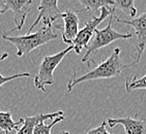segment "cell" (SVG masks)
Returning <instances> with one entry per match:
<instances>
[{"mask_svg": "<svg viewBox=\"0 0 146 134\" xmlns=\"http://www.w3.org/2000/svg\"><path fill=\"white\" fill-rule=\"evenodd\" d=\"M64 116H60V117L54 119L53 122H51L50 124H46L45 122H40V123H38L35 126L33 134H51V129L53 128L56 124L60 123L61 121L64 120Z\"/></svg>", "mask_w": 146, "mask_h": 134, "instance_id": "16", "label": "cell"}, {"mask_svg": "<svg viewBox=\"0 0 146 134\" xmlns=\"http://www.w3.org/2000/svg\"><path fill=\"white\" fill-rule=\"evenodd\" d=\"M60 116H64V112L62 110H59L56 112H52V114H40L37 116H32V117H25L23 120L22 127L19 129V131L16 134H33L34 128L40 122H45L46 120H50V119H56Z\"/></svg>", "mask_w": 146, "mask_h": 134, "instance_id": "11", "label": "cell"}, {"mask_svg": "<svg viewBox=\"0 0 146 134\" xmlns=\"http://www.w3.org/2000/svg\"><path fill=\"white\" fill-rule=\"evenodd\" d=\"M124 87L127 93L135 90H146V74L142 78H137L136 76L127 78L125 79Z\"/></svg>", "mask_w": 146, "mask_h": 134, "instance_id": "15", "label": "cell"}, {"mask_svg": "<svg viewBox=\"0 0 146 134\" xmlns=\"http://www.w3.org/2000/svg\"><path fill=\"white\" fill-rule=\"evenodd\" d=\"M3 12H5V11H4V9H3V7H2V5L0 4V14H3Z\"/></svg>", "mask_w": 146, "mask_h": 134, "instance_id": "20", "label": "cell"}, {"mask_svg": "<svg viewBox=\"0 0 146 134\" xmlns=\"http://www.w3.org/2000/svg\"><path fill=\"white\" fill-rule=\"evenodd\" d=\"M58 37L57 33L54 32L53 26H42L35 33L20 35V36H9L2 34V38L16 47V55L18 57L28 56L35 49L42 47Z\"/></svg>", "mask_w": 146, "mask_h": 134, "instance_id": "2", "label": "cell"}, {"mask_svg": "<svg viewBox=\"0 0 146 134\" xmlns=\"http://www.w3.org/2000/svg\"><path fill=\"white\" fill-rule=\"evenodd\" d=\"M74 50L73 45H68L65 50L50 56H45L38 66L37 74L34 78V87L42 92H46V87L52 86L54 84V70L56 69L65 56Z\"/></svg>", "mask_w": 146, "mask_h": 134, "instance_id": "4", "label": "cell"}, {"mask_svg": "<svg viewBox=\"0 0 146 134\" xmlns=\"http://www.w3.org/2000/svg\"><path fill=\"white\" fill-rule=\"evenodd\" d=\"M38 16L34 23L30 26L27 34H31L32 29L40 21L44 26H53V23L58 19H62L61 11L58 9V1L56 0H42L38 5Z\"/></svg>", "mask_w": 146, "mask_h": 134, "instance_id": "8", "label": "cell"}, {"mask_svg": "<svg viewBox=\"0 0 146 134\" xmlns=\"http://www.w3.org/2000/svg\"><path fill=\"white\" fill-rule=\"evenodd\" d=\"M4 11H11L14 12L15 28L9 32H4V34L9 35L14 30H21L25 24V20L27 14L30 11V6L32 4L31 0H3L0 2Z\"/></svg>", "mask_w": 146, "mask_h": 134, "instance_id": "7", "label": "cell"}, {"mask_svg": "<svg viewBox=\"0 0 146 134\" xmlns=\"http://www.w3.org/2000/svg\"><path fill=\"white\" fill-rule=\"evenodd\" d=\"M121 50L119 48H116L113 50L112 54L108 57L105 61H103L101 64L96 65L94 68L84 73L80 76H77L76 72L70 74L68 79L66 90L68 93L72 92L74 87L78 84H82L84 81H94V79H105V78H112L118 76L122 72V70L127 67H132L129 64H123V62L120 59Z\"/></svg>", "mask_w": 146, "mask_h": 134, "instance_id": "1", "label": "cell"}, {"mask_svg": "<svg viewBox=\"0 0 146 134\" xmlns=\"http://www.w3.org/2000/svg\"><path fill=\"white\" fill-rule=\"evenodd\" d=\"M62 19L64 22V24L62 26V28H63L62 40L65 43L70 45V43H73V41L79 33V18L77 16L76 11L68 9L62 14Z\"/></svg>", "mask_w": 146, "mask_h": 134, "instance_id": "10", "label": "cell"}, {"mask_svg": "<svg viewBox=\"0 0 146 134\" xmlns=\"http://www.w3.org/2000/svg\"><path fill=\"white\" fill-rule=\"evenodd\" d=\"M79 2L85 7L83 11L101 12V9L106 7V9L115 11V9H114L115 0H79Z\"/></svg>", "mask_w": 146, "mask_h": 134, "instance_id": "13", "label": "cell"}, {"mask_svg": "<svg viewBox=\"0 0 146 134\" xmlns=\"http://www.w3.org/2000/svg\"><path fill=\"white\" fill-rule=\"evenodd\" d=\"M62 134H70V132H68V131H65V132H63Z\"/></svg>", "mask_w": 146, "mask_h": 134, "instance_id": "21", "label": "cell"}, {"mask_svg": "<svg viewBox=\"0 0 146 134\" xmlns=\"http://www.w3.org/2000/svg\"><path fill=\"white\" fill-rule=\"evenodd\" d=\"M11 112H2L0 110V130L6 134H16L19 129L22 127L23 119H20L18 122L13 120Z\"/></svg>", "mask_w": 146, "mask_h": 134, "instance_id": "12", "label": "cell"}, {"mask_svg": "<svg viewBox=\"0 0 146 134\" xmlns=\"http://www.w3.org/2000/svg\"><path fill=\"white\" fill-rule=\"evenodd\" d=\"M115 20L118 23L125 24L135 29L136 36H137V52H136V59L135 61L131 63L132 66L137 65L140 62V59L142 54L146 47V11L141 14L139 17L133 18V19H120V18L115 17Z\"/></svg>", "mask_w": 146, "mask_h": 134, "instance_id": "6", "label": "cell"}, {"mask_svg": "<svg viewBox=\"0 0 146 134\" xmlns=\"http://www.w3.org/2000/svg\"><path fill=\"white\" fill-rule=\"evenodd\" d=\"M31 74L29 72L17 73V74H14V76H3L0 73V88L4 84H6V83H9L11 81H14V79H17V78H29Z\"/></svg>", "mask_w": 146, "mask_h": 134, "instance_id": "17", "label": "cell"}, {"mask_svg": "<svg viewBox=\"0 0 146 134\" xmlns=\"http://www.w3.org/2000/svg\"><path fill=\"white\" fill-rule=\"evenodd\" d=\"M108 125L113 128L117 125H121L125 134H146V119L144 118L123 117L119 119H108Z\"/></svg>", "mask_w": 146, "mask_h": 134, "instance_id": "9", "label": "cell"}, {"mask_svg": "<svg viewBox=\"0 0 146 134\" xmlns=\"http://www.w3.org/2000/svg\"><path fill=\"white\" fill-rule=\"evenodd\" d=\"M114 12H115L114 11L104 7V9H101V12L98 16H94V17H92V19L85 23V26L81 30H79L78 35L72 43V45L74 47V50L78 55L82 53L83 49H87L88 43L92 38L94 31L98 29V26L105 19H107V17H110Z\"/></svg>", "mask_w": 146, "mask_h": 134, "instance_id": "5", "label": "cell"}, {"mask_svg": "<svg viewBox=\"0 0 146 134\" xmlns=\"http://www.w3.org/2000/svg\"><path fill=\"white\" fill-rule=\"evenodd\" d=\"M7 57H9V54L5 53V52H2V51L0 50V62L3 61V60H5Z\"/></svg>", "mask_w": 146, "mask_h": 134, "instance_id": "19", "label": "cell"}, {"mask_svg": "<svg viewBox=\"0 0 146 134\" xmlns=\"http://www.w3.org/2000/svg\"><path fill=\"white\" fill-rule=\"evenodd\" d=\"M113 19H114V14H112L109 17V23H108L107 27H105L104 29H101V30L96 29L94 31L92 38L89 41L87 49H86V53L83 56V58L81 59L82 62L88 61L93 54L96 53L102 48L109 45L110 43H112L116 40H120V39H129L133 36V34L131 32L121 33V32L116 31L115 29H113Z\"/></svg>", "mask_w": 146, "mask_h": 134, "instance_id": "3", "label": "cell"}, {"mask_svg": "<svg viewBox=\"0 0 146 134\" xmlns=\"http://www.w3.org/2000/svg\"><path fill=\"white\" fill-rule=\"evenodd\" d=\"M115 9H120L124 14L131 17V19L136 17L137 14V9L135 6L134 0H115Z\"/></svg>", "mask_w": 146, "mask_h": 134, "instance_id": "14", "label": "cell"}, {"mask_svg": "<svg viewBox=\"0 0 146 134\" xmlns=\"http://www.w3.org/2000/svg\"><path fill=\"white\" fill-rule=\"evenodd\" d=\"M107 122L104 121V122H102L101 125L98 126V127L90 129L86 134H112L107 130Z\"/></svg>", "mask_w": 146, "mask_h": 134, "instance_id": "18", "label": "cell"}]
</instances>
